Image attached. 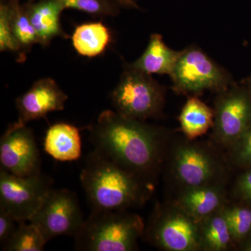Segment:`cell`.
<instances>
[{
    "label": "cell",
    "mask_w": 251,
    "mask_h": 251,
    "mask_svg": "<svg viewBox=\"0 0 251 251\" xmlns=\"http://www.w3.org/2000/svg\"><path fill=\"white\" fill-rule=\"evenodd\" d=\"M242 249L243 251H251V235L243 242Z\"/></svg>",
    "instance_id": "obj_29"
},
{
    "label": "cell",
    "mask_w": 251,
    "mask_h": 251,
    "mask_svg": "<svg viewBox=\"0 0 251 251\" xmlns=\"http://www.w3.org/2000/svg\"><path fill=\"white\" fill-rule=\"evenodd\" d=\"M44 150L57 161H72L82 154L80 129L67 123L51 126L46 131Z\"/></svg>",
    "instance_id": "obj_15"
},
{
    "label": "cell",
    "mask_w": 251,
    "mask_h": 251,
    "mask_svg": "<svg viewBox=\"0 0 251 251\" xmlns=\"http://www.w3.org/2000/svg\"><path fill=\"white\" fill-rule=\"evenodd\" d=\"M52 184V179L42 173L20 176L0 168V208L18 222L29 221Z\"/></svg>",
    "instance_id": "obj_10"
},
{
    "label": "cell",
    "mask_w": 251,
    "mask_h": 251,
    "mask_svg": "<svg viewBox=\"0 0 251 251\" xmlns=\"http://www.w3.org/2000/svg\"><path fill=\"white\" fill-rule=\"evenodd\" d=\"M80 181L92 210L125 211L145 204L151 181L94 150L86 158Z\"/></svg>",
    "instance_id": "obj_2"
},
{
    "label": "cell",
    "mask_w": 251,
    "mask_h": 251,
    "mask_svg": "<svg viewBox=\"0 0 251 251\" xmlns=\"http://www.w3.org/2000/svg\"><path fill=\"white\" fill-rule=\"evenodd\" d=\"M229 161L237 168H251V125L229 149Z\"/></svg>",
    "instance_id": "obj_25"
},
{
    "label": "cell",
    "mask_w": 251,
    "mask_h": 251,
    "mask_svg": "<svg viewBox=\"0 0 251 251\" xmlns=\"http://www.w3.org/2000/svg\"><path fill=\"white\" fill-rule=\"evenodd\" d=\"M176 204L198 222L227 204L224 184L209 185L181 191Z\"/></svg>",
    "instance_id": "obj_14"
},
{
    "label": "cell",
    "mask_w": 251,
    "mask_h": 251,
    "mask_svg": "<svg viewBox=\"0 0 251 251\" xmlns=\"http://www.w3.org/2000/svg\"><path fill=\"white\" fill-rule=\"evenodd\" d=\"M144 234L148 242L162 250L201 251L200 222L176 203L157 206Z\"/></svg>",
    "instance_id": "obj_7"
},
{
    "label": "cell",
    "mask_w": 251,
    "mask_h": 251,
    "mask_svg": "<svg viewBox=\"0 0 251 251\" xmlns=\"http://www.w3.org/2000/svg\"><path fill=\"white\" fill-rule=\"evenodd\" d=\"M214 110L196 96L188 98L179 120L181 131L188 140H196L214 125Z\"/></svg>",
    "instance_id": "obj_18"
},
{
    "label": "cell",
    "mask_w": 251,
    "mask_h": 251,
    "mask_svg": "<svg viewBox=\"0 0 251 251\" xmlns=\"http://www.w3.org/2000/svg\"><path fill=\"white\" fill-rule=\"evenodd\" d=\"M94 150L126 169L150 180L166 156L163 131L115 110H104L88 127Z\"/></svg>",
    "instance_id": "obj_1"
},
{
    "label": "cell",
    "mask_w": 251,
    "mask_h": 251,
    "mask_svg": "<svg viewBox=\"0 0 251 251\" xmlns=\"http://www.w3.org/2000/svg\"><path fill=\"white\" fill-rule=\"evenodd\" d=\"M121 8L129 9H140L138 0H114Z\"/></svg>",
    "instance_id": "obj_28"
},
{
    "label": "cell",
    "mask_w": 251,
    "mask_h": 251,
    "mask_svg": "<svg viewBox=\"0 0 251 251\" xmlns=\"http://www.w3.org/2000/svg\"><path fill=\"white\" fill-rule=\"evenodd\" d=\"M168 169L180 190L224 184L227 163L216 149L187 138L176 142L168 153Z\"/></svg>",
    "instance_id": "obj_4"
},
{
    "label": "cell",
    "mask_w": 251,
    "mask_h": 251,
    "mask_svg": "<svg viewBox=\"0 0 251 251\" xmlns=\"http://www.w3.org/2000/svg\"><path fill=\"white\" fill-rule=\"evenodd\" d=\"M18 221L13 217L7 211L0 208V246L4 247L11 238L13 237L18 226H16Z\"/></svg>",
    "instance_id": "obj_26"
},
{
    "label": "cell",
    "mask_w": 251,
    "mask_h": 251,
    "mask_svg": "<svg viewBox=\"0 0 251 251\" xmlns=\"http://www.w3.org/2000/svg\"><path fill=\"white\" fill-rule=\"evenodd\" d=\"M27 1H34V0H27Z\"/></svg>",
    "instance_id": "obj_31"
},
{
    "label": "cell",
    "mask_w": 251,
    "mask_h": 251,
    "mask_svg": "<svg viewBox=\"0 0 251 251\" xmlns=\"http://www.w3.org/2000/svg\"><path fill=\"white\" fill-rule=\"evenodd\" d=\"M170 77L175 93L195 96L206 90L219 94L234 82L226 69L195 46L181 51Z\"/></svg>",
    "instance_id": "obj_6"
},
{
    "label": "cell",
    "mask_w": 251,
    "mask_h": 251,
    "mask_svg": "<svg viewBox=\"0 0 251 251\" xmlns=\"http://www.w3.org/2000/svg\"><path fill=\"white\" fill-rule=\"evenodd\" d=\"M244 85L247 87L248 90H249V92L251 94V76L249 77V79L245 80V82H244Z\"/></svg>",
    "instance_id": "obj_30"
},
{
    "label": "cell",
    "mask_w": 251,
    "mask_h": 251,
    "mask_svg": "<svg viewBox=\"0 0 251 251\" xmlns=\"http://www.w3.org/2000/svg\"><path fill=\"white\" fill-rule=\"evenodd\" d=\"M46 242L59 236L75 237L85 222L76 193L69 189H52L29 219Z\"/></svg>",
    "instance_id": "obj_8"
},
{
    "label": "cell",
    "mask_w": 251,
    "mask_h": 251,
    "mask_svg": "<svg viewBox=\"0 0 251 251\" xmlns=\"http://www.w3.org/2000/svg\"><path fill=\"white\" fill-rule=\"evenodd\" d=\"M0 51L16 54L18 62H25L11 27L10 0L0 1Z\"/></svg>",
    "instance_id": "obj_23"
},
{
    "label": "cell",
    "mask_w": 251,
    "mask_h": 251,
    "mask_svg": "<svg viewBox=\"0 0 251 251\" xmlns=\"http://www.w3.org/2000/svg\"><path fill=\"white\" fill-rule=\"evenodd\" d=\"M234 193L239 200L251 206V168L238 178Z\"/></svg>",
    "instance_id": "obj_27"
},
{
    "label": "cell",
    "mask_w": 251,
    "mask_h": 251,
    "mask_svg": "<svg viewBox=\"0 0 251 251\" xmlns=\"http://www.w3.org/2000/svg\"><path fill=\"white\" fill-rule=\"evenodd\" d=\"M68 96L50 77L36 81L27 92L16 99L17 121L27 125L44 118L50 112L64 110Z\"/></svg>",
    "instance_id": "obj_12"
},
{
    "label": "cell",
    "mask_w": 251,
    "mask_h": 251,
    "mask_svg": "<svg viewBox=\"0 0 251 251\" xmlns=\"http://www.w3.org/2000/svg\"><path fill=\"white\" fill-rule=\"evenodd\" d=\"M45 238L34 224L19 223L13 237L1 248L4 251H41L46 244Z\"/></svg>",
    "instance_id": "obj_21"
},
{
    "label": "cell",
    "mask_w": 251,
    "mask_h": 251,
    "mask_svg": "<svg viewBox=\"0 0 251 251\" xmlns=\"http://www.w3.org/2000/svg\"><path fill=\"white\" fill-rule=\"evenodd\" d=\"M110 97L117 113L145 122L161 113L164 105L166 90L151 75L126 64Z\"/></svg>",
    "instance_id": "obj_5"
},
{
    "label": "cell",
    "mask_w": 251,
    "mask_h": 251,
    "mask_svg": "<svg viewBox=\"0 0 251 251\" xmlns=\"http://www.w3.org/2000/svg\"><path fill=\"white\" fill-rule=\"evenodd\" d=\"M1 168L11 174L29 176L41 173L40 152L34 133L16 121L8 126L0 140Z\"/></svg>",
    "instance_id": "obj_11"
},
{
    "label": "cell",
    "mask_w": 251,
    "mask_h": 251,
    "mask_svg": "<svg viewBox=\"0 0 251 251\" xmlns=\"http://www.w3.org/2000/svg\"><path fill=\"white\" fill-rule=\"evenodd\" d=\"M213 137L229 150L251 125V94L245 85L234 82L217 94L214 102Z\"/></svg>",
    "instance_id": "obj_9"
},
{
    "label": "cell",
    "mask_w": 251,
    "mask_h": 251,
    "mask_svg": "<svg viewBox=\"0 0 251 251\" xmlns=\"http://www.w3.org/2000/svg\"><path fill=\"white\" fill-rule=\"evenodd\" d=\"M145 226L137 214L125 211L92 210L75 239L76 250H136Z\"/></svg>",
    "instance_id": "obj_3"
},
{
    "label": "cell",
    "mask_w": 251,
    "mask_h": 251,
    "mask_svg": "<svg viewBox=\"0 0 251 251\" xmlns=\"http://www.w3.org/2000/svg\"><path fill=\"white\" fill-rule=\"evenodd\" d=\"M224 206L200 221L201 251H228L234 245L225 216Z\"/></svg>",
    "instance_id": "obj_19"
},
{
    "label": "cell",
    "mask_w": 251,
    "mask_h": 251,
    "mask_svg": "<svg viewBox=\"0 0 251 251\" xmlns=\"http://www.w3.org/2000/svg\"><path fill=\"white\" fill-rule=\"evenodd\" d=\"M11 23L15 38L21 48L23 58L25 61L31 48L39 44L37 34L31 23L24 4L21 0H10Z\"/></svg>",
    "instance_id": "obj_20"
},
{
    "label": "cell",
    "mask_w": 251,
    "mask_h": 251,
    "mask_svg": "<svg viewBox=\"0 0 251 251\" xmlns=\"http://www.w3.org/2000/svg\"><path fill=\"white\" fill-rule=\"evenodd\" d=\"M181 51L170 49L165 44L161 34H151L148 47L143 54L131 64L127 65L149 75L160 74L171 75Z\"/></svg>",
    "instance_id": "obj_16"
},
{
    "label": "cell",
    "mask_w": 251,
    "mask_h": 251,
    "mask_svg": "<svg viewBox=\"0 0 251 251\" xmlns=\"http://www.w3.org/2000/svg\"><path fill=\"white\" fill-rule=\"evenodd\" d=\"M111 34L102 22L83 23L75 28L72 45L77 53L92 58L105 52L111 42Z\"/></svg>",
    "instance_id": "obj_17"
},
{
    "label": "cell",
    "mask_w": 251,
    "mask_h": 251,
    "mask_svg": "<svg viewBox=\"0 0 251 251\" xmlns=\"http://www.w3.org/2000/svg\"><path fill=\"white\" fill-rule=\"evenodd\" d=\"M23 4L37 34L39 44L46 47L55 38H68L61 25L64 9L60 0H34Z\"/></svg>",
    "instance_id": "obj_13"
},
{
    "label": "cell",
    "mask_w": 251,
    "mask_h": 251,
    "mask_svg": "<svg viewBox=\"0 0 251 251\" xmlns=\"http://www.w3.org/2000/svg\"><path fill=\"white\" fill-rule=\"evenodd\" d=\"M224 211L234 244L244 242L251 233V206L226 204Z\"/></svg>",
    "instance_id": "obj_22"
},
{
    "label": "cell",
    "mask_w": 251,
    "mask_h": 251,
    "mask_svg": "<svg viewBox=\"0 0 251 251\" xmlns=\"http://www.w3.org/2000/svg\"><path fill=\"white\" fill-rule=\"evenodd\" d=\"M64 10L76 9L95 16H116L122 9L114 0H60Z\"/></svg>",
    "instance_id": "obj_24"
}]
</instances>
